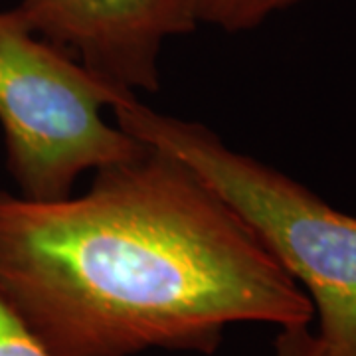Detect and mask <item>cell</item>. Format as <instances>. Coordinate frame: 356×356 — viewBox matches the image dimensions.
I'll return each mask as SVG.
<instances>
[{
  "mask_svg": "<svg viewBox=\"0 0 356 356\" xmlns=\"http://www.w3.org/2000/svg\"><path fill=\"white\" fill-rule=\"evenodd\" d=\"M0 299L48 356L212 355L232 325L315 317L242 218L151 147L81 196L0 192Z\"/></svg>",
  "mask_w": 356,
  "mask_h": 356,
  "instance_id": "1",
  "label": "cell"
},
{
  "mask_svg": "<svg viewBox=\"0 0 356 356\" xmlns=\"http://www.w3.org/2000/svg\"><path fill=\"white\" fill-rule=\"evenodd\" d=\"M133 139L192 170L242 218L311 299L329 356H356V218L301 182L229 149L202 123L161 113L137 95L111 107Z\"/></svg>",
  "mask_w": 356,
  "mask_h": 356,
  "instance_id": "2",
  "label": "cell"
},
{
  "mask_svg": "<svg viewBox=\"0 0 356 356\" xmlns=\"http://www.w3.org/2000/svg\"><path fill=\"white\" fill-rule=\"evenodd\" d=\"M123 97L131 95L95 79L14 8L0 13V127L22 196L64 198L83 172L143 153L145 145L105 115Z\"/></svg>",
  "mask_w": 356,
  "mask_h": 356,
  "instance_id": "3",
  "label": "cell"
},
{
  "mask_svg": "<svg viewBox=\"0 0 356 356\" xmlns=\"http://www.w3.org/2000/svg\"><path fill=\"white\" fill-rule=\"evenodd\" d=\"M14 10L121 95L154 93L165 42L198 26L188 0H20Z\"/></svg>",
  "mask_w": 356,
  "mask_h": 356,
  "instance_id": "4",
  "label": "cell"
},
{
  "mask_svg": "<svg viewBox=\"0 0 356 356\" xmlns=\"http://www.w3.org/2000/svg\"><path fill=\"white\" fill-rule=\"evenodd\" d=\"M0 356H48L0 299ZM273 356H329L317 332L309 325L285 327L275 339Z\"/></svg>",
  "mask_w": 356,
  "mask_h": 356,
  "instance_id": "5",
  "label": "cell"
},
{
  "mask_svg": "<svg viewBox=\"0 0 356 356\" xmlns=\"http://www.w3.org/2000/svg\"><path fill=\"white\" fill-rule=\"evenodd\" d=\"M303 0H188L196 24L216 26L226 32H243L264 24L271 14Z\"/></svg>",
  "mask_w": 356,
  "mask_h": 356,
  "instance_id": "6",
  "label": "cell"
}]
</instances>
